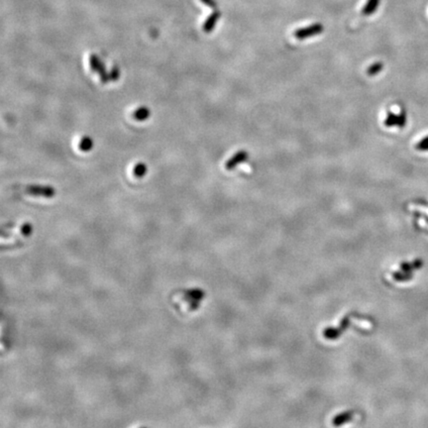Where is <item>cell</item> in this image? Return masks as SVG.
I'll return each mask as SVG.
<instances>
[{
	"instance_id": "1",
	"label": "cell",
	"mask_w": 428,
	"mask_h": 428,
	"mask_svg": "<svg viewBox=\"0 0 428 428\" xmlns=\"http://www.w3.org/2000/svg\"><path fill=\"white\" fill-rule=\"evenodd\" d=\"M25 193L34 197H44L51 199L55 196L56 190L50 185H28L25 187Z\"/></svg>"
},
{
	"instance_id": "9",
	"label": "cell",
	"mask_w": 428,
	"mask_h": 428,
	"mask_svg": "<svg viewBox=\"0 0 428 428\" xmlns=\"http://www.w3.org/2000/svg\"><path fill=\"white\" fill-rule=\"evenodd\" d=\"M78 147H79V149H80L82 152H88V151H90V150L92 149V147H93V142H92V139H91L90 137H87V136L83 137V138L80 140V142H79Z\"/></svg>"
},
{
	"instance_id": "15",
	"label": "cell",
	"mask_w": 428,
	"mask_h": 428,
	"mask_svg": "<svg viewBox=\"0 0 428 428\" xmlns=\"http://www.w3.org/2000/svg\"><path fill=\"white\" fill-rule=\"evenodd\" d=\"M119 76H120V70L117 67H114L109 74V78L112 81H116L119 78Z\"/></svg>"
},
{
	"instance_id": "17",
	"label": "cell",
	"mask_w": 428,
	"mask_h": 428,
	"mask_svg": "<svg viewBox=\"0 0 428 428\" xmlns=\"http://www.w3.org/2000/svg\"><path fill=\"white\" fill-rule=\"evenodd\" d=\"M202 2H204L206 5H208L210 7H215L216 6V3H215L214 0H202Z\"/></svg>"
},
{
	"instance_id": "8",
	"label": "cell",
	"mask_w": 428,
	"mask_h": 428,
	"mask_svg": "<svg viewBox=\"0 0 428 428\" xmlns=\"http://www.w3.org/2000/svg\"><path fill=\"white\" fill-rule=\"evenodd\" d=\"M378 4H379V0H368V2L366 3V5L363 8L362 13L366 16H369V15L375 13L378 7Z\"/></svg>"
},
{
	"instance_id": "3",
	"label": "cell",
	"mask_w": 428,
	"mask_h": 428,
	"mask_svg": "<svg viewBox=\"0 0 428 428\" xmlns=\"http://www.w3.org/2000/svg\"><path fill=\"white\" fill-rule=\"evenodd\" d=\"M323 29H324V27L322 26V24L314 23V24H312L310 26H307L305 28L298 29L295 32V37L298 38L299 40H303V39H306V38H309V37L321 34L323 32Z\"/></svg>"
},
{
	"instance_id": "13",
	"label": "cell",
	"mask_w": 428,
	"mask_h": 428,
	"mask_svg": "<svg viewBox=\"0 0 428 428\" xmlns=\"http://www.w3.org/2000/svg\"><path fill=\"white\" fill-rule=\"evenodd\" d=\"M416 149L419 151H427L428 150V136L422 139L416 145Z\"/></svg>"
},
{
	"instance_id": "16",
	"label": "cell",
	"mask_w": 428,
	"mask_h": 428,
	"mask_svg": "<svg viewBox=\"0 0 428 428\" xmlns=\"http://www.w3.org/2000/svg\"><path fill=\"white\" fill-rule=\"evenodd\" d=\"M32 232V226L29 223H26L22 226V233L25 235H29Z\"/></svg>"
},
{
	"instance_id": "2",
	"label": "cell",
	"mask_w": 428,
	"mask_h": 428,
	"mask_svg": "<svg viewBox=\"0 0 428 428\" xmlns=\"http://www.w3.org/2000/svg\"><path fill=\"white\" fill-rule=\"evenodd\" d=\"M89 64H90V68L93 72L98 73L101 76V80L102 83H107L110 78H109V75L106 72V69L104 67V65L102 64V62L101 61V59L97 56L92 54L89 58Z\"/></svg>"
},
{
	"instance_id": "6",
	"label": "cell",
	"mask_w": 428,
	"mask_h": 428,
	"mask_svg": "<svg viewBox=\"0 0 428 428\" xmlns=\"http://www.w3.org/2000/svg\"><path fill=\"white\" fill-rule=\"evenodd\" d=\"M219 18H220V13L218 11H215L214 13H212L206 19V21L204 22V25H203L204 32L205 33H210L214 29V27H215V25H216V23H217Z\"/></svg>"
},
{
	"instance_id": "12",
	"label": "cell",
	"mask_w": 428,
	"mask_h": 428,
	"mask_svg": "<svg viewBox=\"0 0 428 428\" xmlns=\"http://www.w3.org/2000/svg\"><path fill=\"white\" fill-rule=\"evenodd\" d=\"M398 123H399V116H397L396 114L390 112L388 114L386 120H385V125L387 127H393V126L398 125Z\"/></svg>"
},
{
	"instance_id": "11",
	"label": "cell",
	"mask_w": 428,
	"mask_h": 428,
	"mask_svg": "<svg viewBox=\"0 0 428 428\" xmlns=\"http://www.w3.org/2000/svg\"><path fill=\"white\" fill-rule=\"evenodd\" d=\"M383 69H384V64L382 62H378V63H375L369 67L367 74H368V76H376L378 73L382 72Z\"/></svg>"
},
{
	"instance_id": "5",
	"label": "cell",
	"mask_w": 428,
	"mask_h": 428,
	"mask_svg": "<svg viewBox=\"0 0 428 428\" xmlns=\"http://www.w3.org/2000/svg\"><path fill=\"white\" fill-rule=\"evenodd\" d=\"M203 297V293L200 290H192V291H186L185 292V300L187 301V302H190L193 304V307L196 308L198 306V304L200 303L201 300Z\"/></svg>"
},
{
	"instance_id": "14",
	"label": "cell",
	"mask_w": 428,
	"mask_h": 428,
	"mask_svg": "<svg viewBox=\"0 0 428 428\" xmlns=\"http://www.w3.org/2000/svg\"><path fill=\"white\" fill-rule=\"evenodd\" d=\"M405 124H406V113H405V110H402V112H401V114L399 115V123H398V126L401 128V129H403L404 126H405Z\"/></svg>"
},
{
	"instance_id": "7",
	"label": "cell",
	"mask_w": 428,
	"mask_h": 428,
	"mask_svg": "<svg viewBox=\"0 0 428 428\" xmlns=\"http://www.w3.org/2000/svg\"><path fill=\"white\" fill-rule=\"evenodd\" d=\"M150 115H151L150 109L148 107H145V106L139 107L133 112V117L137 121H145L149 118Z\"/></svg>"
},
{
	"instance_id": "4",
	"label": "cell",
	"mask_w": 428,
	"mask_h": 428,
	"mask_svg": "<svg viewBox=\"0 0 428 428\" xmlns=\"http://www.w3.org/2000/svg\"><path fill=\"white\" fill-rule=\"evenodd\" d=\"M248 157H249V155H248V153L245 152V151H239L238 153H236V154H235L232 158H230V159L227 161V163L225 164V168H226V170H228V171L234 170L238 165L241 164V163H243V162H245V161H247V160H248Z\"/></svg>"
},
{
	"instance_id": "10",
	"label": "cell",
	"mask_w": 428,
	"mask_h": 428,
	"mask_svg": "<svg viewBox=\"0 0 428 428\" xmlns=\"http://www.w3.org/2000/svg\"><path fill=\"white\" fill-rule=\"evenodd\" d=\"M147 173V166L144 163H138L133 170V174L136 177H143Z\"/></svg>"
}]
</instances>
